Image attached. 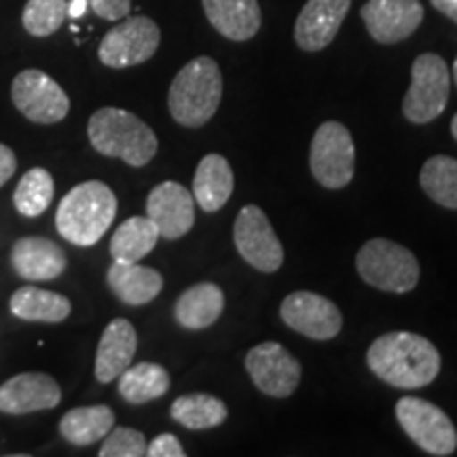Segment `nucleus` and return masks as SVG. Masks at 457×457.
I'll use <instances>...</instances> for the list:
<instances>
[{
  "instance_id": "obj_26",
  "label": "nucleus",
  "mask_w": 457,
  "mask_h": 457,
  "mask_svg": "<svg viewBox=\"0 0 457 457\" xmlns=\"http://www.w3.org/2000/svg\"><path fill=\"white\" fill-rule=\"evenodd\" d=\"M159 228L148 216H131L111 239V256L119 262H138L157 245Z\"/></svg>"
},
{
  "instance_id": "obj_19",
  "label": "nucleus",
  "mask_w": 457,
  "mask_h": 457,
  "mask_svg": "<svg viewBox=\"0 0 457 457\" xmlns=\"http://www.w3.org/2000/svg\"><path fill=\"white\" fill-rule=\"evenodd\" d=\"M138 350V335L134 324L125 318H114L100 337L96 352V379L111 384L129 367Z\"/></svg>"
},
{
  "instance_id": "obj_14",
  "label": "nucleus",
  "mask_w": 457,
  "mask_h": 457,
  "mask_svg": "<svg viewBox=\"0 0 457 457\" xmlns=\"http://www.w3.org/2000/svg\"><path fill=\"white\" fill-rule=\"evenodd\" d=\"M370 38L381 45L404 41L424 21V4L420 0H369L360 9Z\"/></svg>"
},
{
  "instance_id": "obj_17",
  "label": "nucleus",
  "mask_w": 457,
  "mask_h": 457,
  "mask_svg": "<svg viewBox=\"0 0 457 457\" xmlns=\"http://www.w3.org/2000/svg\"><path fill=\"white\" fill-rule=\"evenodd\" d=\"M62 390L54 377L45 373H21L0 386V413L28 415L34 411L55 409Z\"/></svg>"
},
{
  "instance_id": "obj_33",
  "label": "nucleus",
  "mask_w": 457,
  "mask_h": 457,
  "mask_svg": "<svg viewBox=\"0 0 457 457\" xmlns=\"http://www.w3.org/2000/svg\"><path fill=\"white\" fill-rule=\"evenodd\" d=\"M89 7L94 13L108 21H119L129 15L131 0H89Z\"/></svg>"
},
{
  "instance_id": "obj_34",
  "label": "nucleus",
  "mask_w": 457,
  "mask_h": 457,
  "mask_svg": "<svg viewBox=\"0 0 457 457\" xmlns=\"http://www.w3.org/2000/svg\"><path fill=\"white\" fill-rule=\"evenodd\" d=\"M148 457H185V449L174 434H159L151 445H146Z\"/></svg>"
},
{
  "instance_id": "obj_30",
  "label": "nucleus",
  "mask_w": 457,
  "mask_h": 457,
  "mask_svg": "<svg viewBox=\"0 0 457 457\" xmlns=\"http://www.w3.org/2000/svg\"><path fill=\"white\" fill-rule=\"evenodd\" d=\"M55 185L51 174L45 168H32L21 176L13 193L15 210L28 219H37L54 202Z\"/></svg>"
},
{
  "instance_id": "obj_11",
  "label": "nucleus",
  "mask_w": 457,
  "mask_h": 457,
  "mask_svg": "<svg viewBox=\"0 0 457 457\" xmlns=\"http://www.w3.org/2000/svg\"><path fill=\"white\" fill-rule=\"evenodd\" d=\"M233 242L242 259L262 273H276L284 262V248L270 219L259 205H245L233 227Z\"/></svg>"
},
{
  "instance_id": "obj_23",
  "label": "nucleus",
  "mask_w": 457,
  "mask_h": 457,
  "mask_svg": "<svg viewBox=\"0 0 457 457\" xmlns=\"http://www.w3.org/2000/svg\"><path fill=\"white\" fill-rule=\"evenodd\" d=\"M236 179L233 170L222 155H205L199 162L193 179V197L204 212H219L231 197Z\"/></svg>"
},
{
  "instance_id": "obj_32",
  "label": "nucleus",
  "mask_w": 457,
  "mask_h": 457,
  "mask_svg": "<svg viewBox=\"0 0 457 457\" xmlns=\"http://www.w3.org/2000/svg\"><path fill=\"white\" fill-rule=\"evenodd\" d=\"M145 434L134 428H112L102 443L100 457H142L146 455Z\"/></svg>"
},
{
  "instance_id": "obj_37",
  "label": "nucleus",
  "mask_w": 457,
  "mask_h": 457,
  "mask_svg": "<svg viewBox=\"0 0 457 457\" xmlns=\"http://www.w3.org/2000/svg\"><path fill=\"white\" fill-rule=\"evenodd\" d=\"M87 7H89V0H71V3H68V15L77 20V17L85 15Z\"/></svg>"
},
{
  "instance_id": "obj_4",
  "label": "nucleus",
  "mask_w": 457,
  "mask_h": 457,
  "mask_svg": "<svg viewBox=\"0 0 457 457\" xmlns=\"http://www.w3.org/2000/svg\"><path fill=\"white\" fill-rule=\"evenodd\" d=\"M222 100V74L212 57L202 55L180 68L170 85V114L182 128H202Z\"/></svg>"
},
{
  "instance_id": "obj_8",
  "label": "nucleus",
  "mask_w": 457,
  "mask_h": 457,
  "mask_svg": "<svg viewBox=\"0 0 457 457\" xmlns=\"http://www.w3.org/2000/svg\"><path fill=\"white\" fill-rule=\"evenodd\" d=\"M396 420L417 447L436 457L453 455L457 430L443 409L424 398L404 396L396 403Z\"/></svg>"
},
{
  "instance_id": "obj_35",
  "label": "nucleus",
  "mask_w": 457,
  "mask_h": 457,
  "mask_svg": "<svg viewBox=\"0 0 457 457\" xmlns=\"http://www.w3.org/2000/svg\"><path fill=\"white\" fill-rule=\"evenodd\" d=\"M17 170V157L7 145H0V187H4L13 179Z\"/></svg>"
},
{
  "instance_id": "obj_3",
  "label": "nucleus",
  "mask_w": 457,
  "mask_h": 457,
  "mask_svg": "<svg viewBox=\"0 0 457 457\" xmlns=\"http://www.w3.org/2000/svg\"><path fill=\"white\" fill-rule=\"evenodd\" d=\"M91 146L104 157L121 159L131 168H145L157 155V136L148 125L123 108H100L87 125Z\"/></svg>"
},
{
  "instance_id": "obj_6",
  "label": "nucleus",
  "mask_w": 457,
  "mask_h": 457,
  "mask_svg": "<svg viewBox=\"0 0 457 457\" xmlns=\"http://www.w3.org/2000/svg\"><path fill=\"white\" fill-rule=\"evenodd\" d=\"M451 89L449 68L436 54H421L411 68V87L403 100L407 121L426 125L438 119L447 108Z\"/></svg>"
},
{
  "instance_id": "obj_12",
  "label": "nucleus",
  "mask_w": 457,
  "mask_h": 457,
  "mask_svg": "<svg viewBox=\"0 0 457 457\" xmlns=\"http://www.w3.org/2000/svg\"><path fill=\"white\" fill-rule=\"evenodd\" d=\"M245 370L253 384L271 398L293 396L303 375L299 360L276 341L261 343L245 353Z\"/></svg>"
},
{
  "instance_id": "obj_9",
  "label": "nucleus",
  "mask_w": 457,
  "mask_h": 457,
  "mask_svg": "<svg viewBox=\"0 0 457 457\" xmlns=\"http://www.w3.org/2000/svg\"><path fill=\"white\" fill-rule=\"evenodd\" d=\"M162 32L151 17H123L119 26L102 38L98 57L108 68H129L145 64L157 54Z\"/></svg>"
},
{
  "instance_id": "obj_25",
  "label": "nucleus",
  "mask_w": 457,
  "mask_h": 457,
  "mask_svg": "<svg viewBox=\"0 0 457 457\" xmlns=\"http://www.w3.org/2000/svg\"><path fill=\"white\" fill-rule=\"evenodd\" d=\"M114 428V413L106 404L79 407L60 420V434L74 447H87L102 441Z\"/></svg>"
},
{
  "instance_id": "obj_31",
  "label": "nucleus",
  "mask_w": 457,
  "mask_h": 457,
  "mask_svg": "<svg viewBox=\"0 0 457 457\" xmlns=\"http://www.w3.org/2000/svg\"><path fill=\"white\" fill-rule=\"evenodd\" d=\"M66 17L68 0H28L21 13V24L28 34L45 38L60 30Z\"/></svg>"
},
{
  "instance_id": "obj_15",
  "label": "nucleus",
  "mask_w": 457,
  "mask_h": 457,
  "mask_svg": "<svg viewBox=\"0 0 457 457\" xmlns=\"http://www.w3.org/2000/svg\"><path fill=\"white\" fill-rule=\"evenodd\" d=\"M146 216L155 222L159 236L180 239L195 225V197L180 182L165 180L148 193Z\"/></svg>"
},
{
  "instance_id": "obj_7",
  "label": "nucleus",
  "mask_w": 457,
  "mask_h": 457,
  "mask_svg": "<svg viewBox=\"0 0 457 457\" xmlns=\"http://www.w3.org/2000/svg\"><path fill=\"white\" fill-rule=\"evenodd\" d=\"M313 179L327 188L347 187L356 171V145L350 129L339 121H327L316 129L310 151Z\"/></svg>"
},
{
  "instance_id": "obj_24",
  "label": "nucleus",
  "mask_w": 457,
  "mask_h": 457,
  "mask_svg": "<svg viewBox=\"0 0 457 457\" xmlns=\"http://www.w3.org/2000/svg\"><path fill=\"white\" fill-rule=\"evenodd\" d=\"M9 307L15 318L47 324L64 322L72 312L68 296L37 288V286H21V288H17L13 296H11Z\"/></svg>"
},
{
  "instance_id": "obj_13",
  "label": "nucleus",
  "mask_w": 457,
  "mask_h": 457,
  "mask_svg": "<svg viewBox=\"0 0 457 457\" xmlns=\"http://www.w3.org/2000/svg\"><path fill=\"white\" fill-rule=\"evenodd\" d=\"M279 316L288 328L310 337L313 341H328L341 333V310L327 296L299 290L288 295L279 307Z\"/></svg>"
},
{
  "instance_id": "obj_1",
  "label": "nucleus",
  "mask_w": 457,
  "mask_h": 457,
  "mask_svg": "<svg viewBox=\"0 0 457 457\" xmlns=\"http://www.w3.org/2000/svg\"><path fill=\"white\" fill-rule=\"evenodd\" d=\"M367 364L373 375L398 390H420L441 373V353L432 341L417 333L396 330L370 343Z\"/></svg>"
},
{
  "instance_id": "obj_10",
  "label": "nucleus",
  "mask_w": 457,
  "mask_h": 457,
  "mask_svg": "<svg viewBox=\"0 0 457 457\" xmlns=\"http://www.w3.org/2000/svg\"><path fill=\"white\" fill-rule=\"evenodd\" d=\"M11 100L28 121L38 125L60 123L71 111L66 91L47 72L34 71V68L20 72L13 79Z\"/></svg>"
},
{
  "instance_id": "obj_22",
  "label": "nucleus",
  "mask_w": 457,
  "mask_h": 457,
  "mask_svg": "<svg viewBox=\"0 0 457 457\" xmlns=\"http://www.w3.org/2000/svg\"><path fill=\"white\" fill-rule=\"evenodd\" d=\"M225 312V293L219 284L202 282L187 288L174 305V318L182 328L204 330Z\"/></svg>"
},
{
  "instance_id": "obj_39",
  "label": "nucleus",
  "mask_w": 457,
  "mask_h": 457,
  "mask_svg": "<svg viewBox=\"0 0 457 457\" xmlns=\"http://www.w3.org/2000/svg\"><path fill=\"white\" fill-rule=\"evenodd\" d=\"M453 81L457 85V57H455V62H453Z\"/></svg>"
},
{
  "instance_id": "obj_36",
  "label": "nucleus",
  "mask_w": 457,
  "mask_h": 457,
  "mask_svg": "<svg viewBox=\"0 0 457 457\" xmlns=\"http://www.w3.org/2000/svg\"><path fill=\"white\" fill-rule=\"evenodd\" d=\"M430 3L438 13L447 15L451 21H455L457 24V0H430Z\"/></svg>"
},
{
  "instance_id": "obj_5",
  "label": "nucleus",
  "mask_w": 457,
  "mask_h": 457,
  "mask_svg": "<svg viewBox=\"0 0 457 457\" xmlns=\"http://www.w3.org/2000/svg\"><path fill=\"white\" fill-rule=\"evenodd\" d=\"M360 278L377 290L394 295L411 293L420 282V262L409 248L392 239H369L356 254Z\"/></svg>"
},
{
  "instance_id": "obj_18",
  "label": "nucleus",
  "mask_w": 457,
  "mask_h": 457,
  "mask_svg": "<svg viewBox=\"0 0 457 457\" xmlns=\"http://www.w3.org/2000/svg\"><path fill=\"white\" fill-rule=\"evenodd\" d=\"M11 262L20 278L30 282H49L66 270V253L47 237H21L11 250Z\"/></svg>"
},
{
  "instance_id": "obj_38",
  "label": "nucleus",
  "mask_w": 457,
  "mask_h": 457,
  "mask_svg": "<svg viewBox=\"0 0 457 457\" xmlns=\"http://www.w3.org/2000/svg\"><path fill=\"white\" fill-rule=\"evenodd\" d=\"M451 134H453V138L457 140V114L453 117V121H451Z\"/></svg>"
},
{
  "instance_id": "obj_21",
  "label": "nucleus",
  "mask_w": 457,
  "mask_h": 457,
  "mask_svg": "<svg viewBox=\"0 0 457 457\" xmlns=\"http://www.w3.org/2000/svg\"><path fill=\"white\" fill-rule=\"evenodd\" d=\"M106 284L119 301L131 307L146 305L163 290L162 273L140 262L114 261L106 273Z\"/></svg>"
},
{
  "instance_id": "obj_28",
  "label": "nucleus",
  "mask_w": 457,
  "mask_h": 457,
  "mask_svg": "<svg viewBox=\"0 0 457 457\" xmlns=\"http://www.w3.org/2000/svg\"><path fill=\"white\" fill-rule=\"evenodd\" d=\"M171 420L187 430H210L227 420V404L212 394H185L170 409Z\"/></svg>"
},
{
  "instance_id": "obj_20",
  "label": "nucleus",
  "mask_w": 457,
  "mask_h": 457,
  "mask_svg": "<svg viewBox=\"0 0 457 457\" xmlns=\"http://www.w3.org/2000/svg\"><path fill=\"white\" fill-rule=\"evenodd\" d=\"M214 30L228 41H250L261 28L259 0H202Z\"/></svg>"
},
{
  "instance_id": "obj_16",
  "label": "nucleus",
  "mask_w": 457,
  "mask_h": 457,
  "mask_svg": "<svg viewBox=\"0 0 457 457\" xmlns=\"http://www.w3.org/2000/svg\"><path fill=\"white\" fill-rule=\"evenodd\" d=\"M352 0H307L295 24V41L303 51L327 49L339 34Z\"/></svg>"
},
{
  "instance_id": "obj_29",
  "label": "nucleus",
  "mask_w": 457,
  "mask_h": 457,
  "mask_svg": "<svg viewBox=\"0 0 457 457\" xmlns=\"http://www.w3.org/2000/svg\"><path fill=\"white\" fill-rule=\"evenodd\" d=\"M420 185L432 202L457 210V159L447 155L428 159L420 171Z\"/></svg>"
},
{
  "instance_id": "obj_2",
  "label": "nucleus",
  "mask_w": 457,
  "mask_h": 457,
  "mask_svg": "<svg viewBox=\"0 0 457 457\" xmlns=\"http://www.w3.org/2000/svg\"><path fill=\"white\" fill-rule=\"evenodd\" d=\"M117 216V195L100 180H87L66 193L55 212L57 233L74 245L98 244Z\"/></svg>"
},
{
  "instance_id": "obj_27",
  "label": "nucleus",
  "mask_w": 457,
  "mask_h": 457,
  "mask_svg": "<svg viewBox=\"0 0 457 457\" xmlns=\"http://www.w3.org/2000/svg\"><path fill=\"white\" fill-rule=\"evenodd\" d=\"M170 373L162 364L140 362L129 364L119 375V394L129 404H145L162 398L170 390Z\"/></svg>"
}]
</instances>
